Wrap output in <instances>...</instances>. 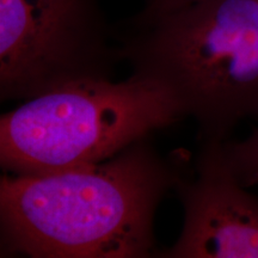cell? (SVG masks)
Instances as JSON below:
<instances>
[{"label": "cell", "instance_id": "1", "mask_svg": "<svg viewBox=\"0 0 258 258\" xmlns=\"http://www.w3.org/2000/svg\"><path fill=\"white\" fill-rule=\"evenodd\" d=\"M148 139V138H147ZM147 139L102 163L0 180L2 256L147 258L154 214L184 172Z\"/></svg>", "mask_w": 258, "mask_h": 258}, {"label": "cell", "instance_id": "2", "mask_svg": "<svg viewBox=\"0 0 258 258\" xmlns=\"http://www.w3.org/2000/svg\"><path fill=\"white\" fill-rule=\"evenodd\" d=\"M133 74L159 82L201 143L224 141L258 116V0H196L160 15L140 12L116 29Z\"/></svg>", "mask_w": 258, "mask_h": 258}, {"label": "cell", "instance_id": "3", "mask_svg": "<svg viewBox=\"0 0 258 258\" xmlns=\"http://www.w3.org/2000/svg\"><path fill=\"white\" fill-rule=\"evenodd\" d=\"M183 117L172 92L146 77L70 84L2 116L0 164L12 176L95 165Z\"/></svg>", "mask_w": 258, "mask_h": 258}, {"label": "cell", "instance_id": "4", "mask_svg": "<svg viewBox=\"0 0 258 258\" xmlns=\"http://www.w3.org/2000/svg\"><path fill=\"white\" fill-rule=\"evenodd\" d=\"M122 60L99 0H0V99L29 101Z\"/></svg>", "mask_w": 258, "mask_h": 258}, {"label": "cell", "instance_id": "5", "mask_svg": "<svg viewBox=\"0 0 258 258\" xmlns=\"http://www.w3.org/2000/svg\"><path fill=\"white\" fill-rule=\"evenodd\" d=\"M175 190L184 209L183 230L161 256L258 258V195L234 178L213 143H202L195 175Z\"/></svg>", "mask_w": 258, "mask_h": 258}, {"label": "cell", "instance_id": "6", "mask_svg": "<svg viewBox=\"0 0 258 258\" xmlns=\"http://www.w3.org/2000/svg\"><path fill=\"white\" fill-rule=\"evenodd\" d=\"M241 185L258 195V128L241 141H208Z\"/></svg>", "mask_w": 258, "mask_h": 258}, {"label": "cell", "instance_id": "7", "mask_svg": "<svg viewBox=\"0 0 258 258\" xmlns=\"http://www.w3.org/2000/svg\"><path fill=\"white\" fill-rule=\"evenodd\" d=\"M194 2L196 0H146V5L141 10L140 14L145 16L160 15L179 9Z\"/></svg>", "mask_w": 258, "mask_h": 258}]
</instances>
